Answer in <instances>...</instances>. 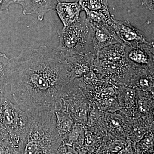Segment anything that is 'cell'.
I'll return each mask as SVG.
<instances>
[{"instance_id": "obj_1", "label": "cell", "mask_w": 154, "mask_h": 154, "mask_svg": "<svg viewBox=\"0 0 154 154\" xmlns=\"http://www.w3.org/2000/svg\"><path fill=\"white\" fill-rule=\"evenodd\" d=\"M73 80L65 58L45 45L25 48L9 59L11 94L17 105L27 109L60 110L64 88Z\"/></svg>"}, {"instance_id": "obj_2", "label": "cell", "mask_w": 154, "mask_h": 154, "mask_svg": "<svg viewBox=\"0 0 154 154\" xmlns=\"http://www.w3.org/2000/svg\"><path fill=\"white\" fill-rule=\"evenodd\" d=\"M27 132L22 154H56L62 143L54 111L28 108Z\"/></svg>"}, {"instance_id": "obj_3", "label": "cell", "mask_w": 154, "mask_h": 154, "mask_svg": "<svg viewBox=\"0 0 154 154\" xmlns=\"http://www.w3.org/2000/svg\"><path fill=\"white\" fill-rule=\"evenodd\" d=\"M125 44L117 43L96 53L93 71L98 77L120 85L129 84L135 68L128 62Z\"/></svg>"}, {"instance_id": "obj_4", "label": "cell", "mask_w": 154, "mask_h": 154, "mask_svg": "<svg viewBox=\"0 0 154 154\" xmlns=\"http://www.w3.org/2000/svg\"><path fill=\"white\" fill-rule=\"evenodd\" d=\"M59 44L55 49L64 58L89 52L96 54L93 46L92 30L86 17L57 30Z\"/></svg>"}, {"instance_id": "obj_5", "label": "cell", "mask_w": 154, "mask_h": 154, "mask_svg": "<svg viewBox=\"0 0 154 154\" xmlns=\"http://www.w3.org/2000/svg\"><path fill=\"white\" fill-rule=\"evenodd\" d=\"M19 106L4 97L0 103V122L22 152L27 134L28 116L26 110L23 111Z\"/></svg>"}, {"instance_id": "obj_6", "label": "cell", "mask_w": 154, "mask_h": 154, "mask_svg": "<svg viewBox=\"0 0 154 154\" xmlns=\"http://www.w3.org/2000/svg\"><path fill=\"white\" fill-rule=\"evenodd\" d=\"M154 42L146 40L133 46L125 44V56L135 68L148 69L154 72Z\"/></svg>"}, {"instance_id": "obj_7", "label": "cell", "mask_w": 154, "mask_h": 154, "mask_svg": "<svg viewBox=\"0 0 154 154\" xmlns=\"http://www.w3.org/2000/svg\"><path fill=\"white\" fill-rule=\"evenodd\" d=\"M89 23L92 28L93 46L96 53L107 46L122 43L112 26L94 22Z\"/></svg>"}, {"instance_id": "obj_8", "label": "cell", "mask_w": 154, "mask_h": 154, "mask_svg": "<svg viewBox=\"0 0 154 154\" xmlns=\"http://www.w3.org/2000/svg\"><path fill=\"white\" fill-rule=\"evenodd\" d=\"M96 54L89 52L72 57L65 58L74 79L82 78L93 72V64Z\"/></svg>"}, {"instance_id": "obj_9", "label": "cell", "mask_w": 154, "mask_h": 154, "mask_svg": "<svg viewBox=\"0 0 154 154\" xmlns=\"http://www.w3.org/2000/svg\"><path fill=\"white\" fill-rule=\"evenodd\" d=\"M59 0H19L24 15L36 14L38 21H42L45 15L50 11L55 12Z\"/></svg>"}, {"instance_id": "obj_10", "label": "cell", "mask_w": 154, "mask_h": 154, "mask_svg": "<svg viewBox=\"0 0 154 154\" xmlns=\"http://www.w3.org/2000/svg\"><path fill=\"white\" fill-rule=\"evenodd\" d=\"M114 29L122 43L133 46L145 41L143 32L134 27L127 20L120 21L114 19Z\"/></svg>"}, {"instance_id": "obj_11", "label": "cell", "mask_w": 154, "mask_h": 154, "mask_svg": "<svg viewBox=\"0 0 154 154\" xmlns=\"http://www.w3.org/2000/svg\"><path fill=\"white\" fill-rule=\"evenodd\" d=\"M83 11L78 1L72 2L59 1L55 12L63 24L64 27L68 26L79 21L81 12Z\"/></svg>"}, {"instance_id": "obj_12", "label": "cell", "mask_w": 154, "mask_h": 154, "mask_svg": "<svg viewBox=\"0 0 154 154\" xmlns=\"http://www.w3.org/2000/svg\"><path fill=\"white\" fill-rule=\"evenodd\" d=\"M153 73L148 69L136 68L129 84L144 91H151L154 87Z\"/></svg>"}, {"instance_id": "obj_13", "label": "cell", "mask_w": 154, "mask_h": 154, "mask_svg": "<svg viewBox=\"0 0 154 154\" xmlns=\"http://www.w3.org/2000/svg\"><path fill=\"white\" fill-rule=\"evenodd\" d=\"M56 119V128L62 139L71 132L73 128V119L68 112L62 110L54 111Z\"/></svg>"}, {"instance_id": "obj_14", "label": "cell", "mask_w": 154, "mask_h": 154, "mask_svg": "<svg viewBox=\"0 0 154 154\" xmlns=\"http://www.w3.org/2000/svg\"><path fill=\"white\" fill-rule=\"evenodd\" d=\"M86 17L89 22L98 24H106L114 28V19L113 15L110 14V11H93L85 10Z\"/></svg>"}, {"instance_id": "obj_15", "label": "cell", "mask_w": 154, "mask_h": 154, "mask_svg": "<svg viewBox=\"0 0 154 154\" xmlns=\"http://www.w3.org/2000/svg\"><path fill=\"white\" fill-rule=\"evenodd\" d=\"M9 58L3 53L0 52V103L4 98L5 88L8 85V67Z\"/></svg>"}, {"instance_id": "obj_16", "label": "cell", "mask_w": 154, "mask_h": 154, "mask_svg": "<svg viewBox=\"0 0 154 154\" xmlns=\"http://www.w3.org/2000/svg\"><path fill=\"white\" fill-rule=\"evenodd\" d=\"M78 2L83 11L85 10L96 12L109 11L107 0H78Z\"/></svg>"}, {"instance_id": "obj_17", "label": "cell", "mask_w": 154, "mask_h": 154, "mask_svg": "<svg viewBox=\"0 0 154 154\" xmlns=\"http://www.w3.org/2000/svg\"><path fill=\"white\" fill-rule=\"evenodd\" d=\"M0 154H22V150L11 140L0 143Z\"/></svg>"}, {"instance_id": "obj_18", "label": "cell", "mask_w": 154, "mask_h": 154, "mask_svg": "<svg viewBox=\"0 0 154 154\" xmlns=\"http://www.w3.org/2000/svg\"><path fill=\"white\" fill-rule=\"evenodd\" d=\"M7 140H11L13 142L5 127L0 122V143Z\"/></svg>"}, {"instance_id": "obj_19", "label": "cell", "mask_w": 154, "mask_h": 154, "mask_svg": "<svg viewBox=\"0 0 154 154\" xmlns=\"http://www.w3.org/2000/svg\"><path fill=\"white\" fill-rule=\"evenodd\" d=\"M19 0H0V12L8 10L11 5L18 4Z\"/></svg>"}, {"instance_id": "obj_20", "label": "cell", "mask_w": 154, "mask_h": 154, "mask_svg": "<svg viewBox=\"0 0 154 154\" xmlns=\"http://www.w3.org/2000/svg\"><path fill=\"white\" fill-rule=\"evenodd\" d=\"M142 4L146 8L154 14V0H142Z\"/></svg>"}]
</instances>
